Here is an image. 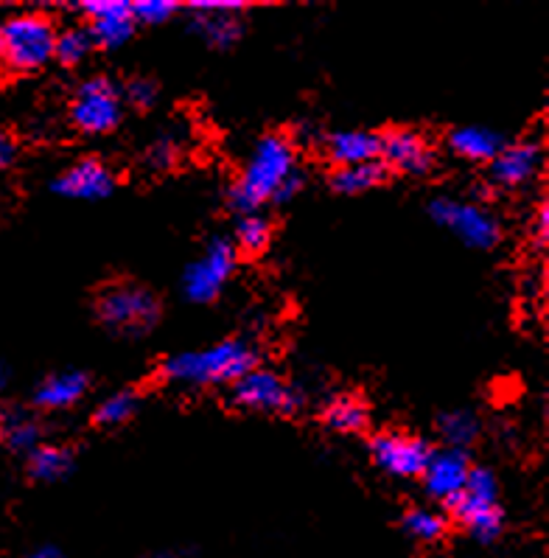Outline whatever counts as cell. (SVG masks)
<instances>
[{
	"instance_id": "6da1fadb",
	"label": "cell",
	"mask_w": 549,
	"mask_h": 558,
	"mask_svg": "<svg viewBox=\"0 0 549 558\" xmlns=\"http://www.w3.org/2000/svg\"><path fill=\"white\" fill-rule=\"evenodd\" d=\"M255 368V349L244 340L216 342L203 351L169 356L160 365V379L176 385H224Z\"/></svg>"
},
{
	"instance_id": "7a4b0ae2",
	"label": "cell",
	"mask_w": 549,
	"mask_h": 558,
	"mask_svg": "<svg viewBox=\"0 0 549 558\" xmlns=\"http://www.w3.org/2000/svg\"><path fill=\"white\" fill-rule=\"evenodd\" d=\"M294 174V146L292 141L283 135H267L258 141L253 158L244 166L242 180L230 191V203L239 210H255L264 203L274 199V194L281 191Z\"/></svg>"
},
{
	"instance_id": "3957f363",
	"label": "cell",
	"mask_w": 549,
	"mask_h": 558,
	"mask_svg": "<svg viewBox=\"0 0 549 558\" xmlns=\"http://www.w3.org/2000/svg\"><path fill=\"white\" fill-rule=\"evenodd\" d=\"M0 48H3V62L12 71H39L46 62L53 60L57 28L46 14H14L0 28Z\"/></svg>"
},
{
	"instance_id": "277c9868",
	"label": "cell",
	"mask_w": 549,
	"mask_h": 558,
	"mask_svg": "<svg viewBox=\"0 0 549 558\" xmlns=\"http://www.w3.org/2000/svg\"><path fill=\"white\" fill-rule=\"evenodd\" d=\"M499 483L488 469H471L468 483L457 499H451V513L460 525L468 527L477 538H493L502 531V508H499Z\"/></svg>"
},
{
	"instance_id": "5b68a950",
	"label": "cell",
	"mask_w": 549,
	"mask_h": 558,
	"mask_svg": "<svg viewBox=\"0 0 549 558\" xmlns=\"http://www.w3.org/2000/svg\"><path fill=\"white\" fill-rule=\"evenodd\" d=\"M98 320L124 335H144L160 317V306H157L155 295L135 283H118L110 287L105 295L96 303Z\"/></svg>"
},
{
	"instance_id": "8992f818",
	"label": "cell",
	"mask_w": 549,
	"mask_h": 558,
	"mask_svg": "<svg viewBox=\"0 0 549 558\" xmlns=\"http://www.w3.org/2000/svg\"><path fill=\"white\" fill-rule=\"evenodd\" d=\"M71 119L87 135L115 130L118 121H121V99H118L115 85L105 76H93V80L82 82L76 99H73Z\"/></svg>"
},
{
	"instance_id": "52a82bcc",
	"label": "cell",
	"mask_w": 549,
	"mask_h": 558,
	"mask_svg": "<svg viewBox=\"0 0 549 558\" xmlns=\"http://www.w3.org/2000/svg\"><path fill=\"white\" fill-rule=\"evenodd\" d=\"M235 269V247L224 239H216L203 258L188 264L183 276V292L194 303H210L224 290Z\"/></svg>"
},
{
	"instance_id": "ba28073f",
	"label": "cell",
	"mask_w": 549,
	"mask_h": 558,
	"mask_svg": "<svg viewBox=\"0 0 549 558\" xmlns=\"http://www.w3.org/2000/svg\"><path fill=\"white\" fill-rule=\"evenodd\" d=\"M431 219L443 228H449L454 236L463 239L471 247H493L499 242V225L488 210L457 199H435L429 205Z\"/></svg>"
},
{
	"instance_id": "9c48e42d",
	"label": "cell",
	"mask_w": 549,
	"mask_h": 558,
	"mask_svg": "<svg viewBox=\"0 0 549 558\" xmlns=\"http://www.w3.org/2000/svg\"><path fill=\"white\" fill-rule=\"evenodd\" d=\"M233 401L258 413H292L297 408V393L272 371L253 368L233 381Z\"/></svg>"
},
{
	"instance_id": "30bf717a",
	"label": "cell",
	"mask_w": 549,
	"mask_h": 558,
	"mask_svg": "<svg viewBox=\"0 0 549 558\" xmlns=\"http://www.w3.org/2000/svg\"><path fill=\"white\" fill-rule=\"evenodd\" d=\"M370 454L385 472L395 477H418L426 472L431 449L426 440L404 433H385L370 440Z\"/></svg>"
},
{
	"instance_id": "8fae6325",
	"label": "cell",
	"mask_w": 549,
	"mask_h": 558,
	"mask_svg": "<svg viewBox=\"0 0 549 558\" xmlns=\"http://www.w3.org/2000/svg\"><path fill=\"white\" fill-rule=\"evenodd\" d=\"M78 12L90 17L93 46L118 48L124 46L135 32V17H132L130 0H85L78 3Z\"/></svg>"
},
{
	"instance_id": "7c38bea8",
	"label": "cell",
	"mask_w": 549,
	"mask_h": 558,
	"mask_svg": "<svg viewBox=\"0 0 549 558\" xmlns=\"http://www.w3.org/2000/svg\"><path fill=\"white\" fill-rule=\"evenodd\" d=\"M471 474V460L463 449H443V452H431L429 463H426V488H429L431 497L457 499L463 494L465 483H468Z\"/></svg>"
},
{
	"instance_id": "4fadbf2b",
	"label": "cell",
	"mask_w": 549,
	"mask_h": 558,
	"mask_svg": "<svg viewBox=\"0 0 549 558\" xmlns=\"http://www.w3.org/2000/svg\"><path fill=\"white\" fill-rule=\"evenodd\" d=\"M51 189L71 199H105L115 189V180H112L110 169L98 160H78L65 174L53 180Z\"/></svg>"
},
{
	"instance_id": "5bb4252c",
	"label": "cell",
	"mask_w": 549,
	"mask_h": 558,
	"mask_svg": "<svg viewBox=\"0 0 549 558\" xmlns=\"http://www.w3.org/2000/svg\"><path fill=\"white\" fill-rule=\"evenodd\" d=\"M538 166H541V146L533 141L502 146L497 158L490 160V180L504 189H516L536 178Z\"/></svg>"
},
{
	"instance_id": "9a60e30c",
	"label": "cell",
	"mask_w": 549,
	"mask_h": 558,
	"mask_svg": "<svg viewBox=\"0 0 549 558\" xmlns=\"http://www.w3.org/2000/svg\"><path fill=\"white\" fill-rule=\"evenodd\" d=\"M379 158L387 169L412 171L420 174L431 166V149L418 132L410 130H392L379 138Z\"/></svg>"
},
{
	"instance_id": "2e32d148",
	"label": "cell",
	"mask_w": 549,
	"mask_h": 558,
	"mask_svg": "<svg viewBox=\"0 0 549 558\" xmlns=\"http://www.w3.org/2000/svg\"><path fill=\"white\" fill-rule=\"evenodd\" d=\"M328 155H331V160L340 166V169L379 160V135L356 130L337 132V135L328 141Z\"/></svg>"
},
{
	"instance_id": "e0dca14e",
	"label": "cell",
	"mask_w": 549,
	"mask_h": 558,
	"mask_svg": "<svg viewBox=\"0 0 549 558\" xmlns=\"http://www.w3.org/2000/svg\"><path fill=\"white\" fill-rule=\"evenodd\" d=\"M87 393V376L78 374V371H65V374L48 376L42 385L37 388V401L39 408L46 410H62L73 408L82 396Z\"/></svg>"
},
{
	"instance_id": "ac0fdd59",
	"label": "cell",
	"mask_w": 549,
	"mask_h": 558,
	"mask_svg": "<svg viewBox=\"0 0 549 558\" xmlns=\"http://www.w3.org/2000/svg\"><path fill=\"white\" fill-rule=\"evenodd\" d=\"M449 144L454 155L474 160V163L493 160L502 151V138L493 130H483V126H460L449 135Z\"/></svg>"
},
{
	"instance_id": "d6986e66",
	"label": "cell",
	"mask_w": 549,
	"mask_h": 558,
	"mask_svg": "<svg viewBox=\"0 0 549 558\" xmlns=\"http://www.w3.org/2000/svg\"><path fill=\"white\" fill-rule=\"evenodd\" d=\"M73 469V454L62 447H37L28 452V474L39 483L65 480Z\"/></svg>"
},
{
	"instance_id": "ffe728a7",
	"label": "cell",
	"mask_w": 549,
	"mask_h": 558,
	"mask_svg": "<svg viewBox=\"0 0 549 558\" xmlns=\"http://www.w3.org/2000/svg\"><path fill=\"white\" fill-rule=\"evenodd\" d=\"M196 32L216 48H230L242 37V23L233 12H194Z\"/></svg>"
},
{
	"instance_id": "44dd1931",
	"label": "cell",
	"mask_w": 549,
	"mask_h": 558,
	"mask_svg": "<svg viewBox=\"0 0 549 558\" xmlns=\"http://www.w3.org/2000/svg\"><path fill=\"white\" fill-rule=\"evenodd\" d=\"M387 166L381 160H370V163L359 166H345V169H337L333 174V189L342 191V194H362V191H370L373 185L385 183Z\"/></svg>"
},
{
	"instance_id": "7402d4cb",
	"label": "cell",
	"mask_w": 549,
	"mask_h": 558,
	"mask_svg": "<svg viewBox=\"0 0 549 558\" xmlns=\"http://www.w3.org/2000/svg\"><path fill=\"white\" fill-rule=\"evenodd\" d=\"M326 424L337 433H362L367 427V408L351 396L333 399L326 408Z\"/></svg>"
},
{
	"instance_id": "603a6c76",
	"label": "cell",
	"mask_w": 549,
	"mask_h": 558,
	"mask_svg": "<svg viewBox=\"0 0 549 558\" xmlns=\"http://www.w3.org/2000/svg\"><path fill=\"white\" fill-rule=\"evenodd\" d=\"M135 410L137 396L132 393V390H118V393H112L110 399H105L98 404L93 421H96L98 427H118V424L130 421L132 415H135Z\"/></svg>"
},
{
	"instance_id": "cb8c5ba5",
	"label": "cell",
	"mask_w": 549,
	"mask_h": 558,
	"mask_svg": "<svg viewBox=\"0 0 549 558\" xmlns=\"http://www.w3.org/2000/svg\"><path fill=\"white\" fill-rule=\"evenodd\" d=\"M440 433L449 440L451 449H463L465 444H471V440L477 438L479 424L477 418L471 413H465V410H454V413L440 415Z\"/></svg>"
},
{
	"instance_id": "d4e9b609",
	"label": "cell",
	"mask_w": 549,
	"mask_h": 558,
	"mask_svg": "<svg viewBox=\"0 0 549 558\" xmlns=\"http://www.w3.org/2000/svg\"><path fill=\"white\" fill-rule=\"evenodd\" d=\"M93 37L87 28H68V32L57 34V48H53V57H57L62 65H76L90 53Z\"/></svg>"
},
{
	"instance_id": "484cf974",
	"label": "cell",
	"mask_w": 549,
	"mask_h": 558,
	"mask_svg": "<svg viewBox=\"0 0 549 558\" xmlns=\"http://www.w3.org/2000/svg\"><path fill=\"white\" fill-rule=\"evenodd\" d=\"M3 435H7L9 447L17 449V452H34L39 447L37 421L23 413L9 415L7 424H3Z\"/></svg>"
},
{
	"instance_id": "4316f807",
	"label": "cell",
	"mask_w": 549,
	"mask_h": 558,
	"mask_svg": "<svg viewBox=\"0 0 549 558\" xmlns=\"http://www.w3.org/2000/svg\"><path fill=\"white\" fill-rule=\"evenodd\" d=\"M404 527L412 538L418 542H438L446 533V519L435 511H424V508H415L404 517Z\"/></svg>"
},
{
	"instance_id": "83f0119b",
	"label": "cell",
	"mask_w": 549,
	"mask_h": 558,
	"mask_svg": "<svg viewBox=\"0 0 549 558\" xmlns=\"http://www.w3.org/2000/svg\"><path fill=\"white\" fill-rule=\"evenodd\" d=\"M269 236H272V230H269L267 219L261 217L242 219V225H239V230H235L239 247H242L244 253H261V250H267Z\"/></svg>"
},
{
	"instance_id": "f1b7e54d",
	"label": "cell",
	"mask_w": 549,
	"mask_h": 558,
	"mask_svg": "<svg viewBox=\"0 0 549 558\" xmlns=\"http://www.w3.org/2000/svg\"><path fill=\"white\" fill-rule=\"evenodd\" d=\"M174 0H137L132 3V17L135 23H149V26H157V23H166L171 14H176Z\"/></svg>"
},
{
	"instance_id": "f546056e",
	"label": "cell",
	"mask_w": 549,
	"mask_h": 558,
	"mask_svg": "<svg viewBox=\"0 0 549 558\" xmlns=\"http://www.w3.org/2000/svg\"><path fill=\"white\" fill-rule=\"evenodd\" d=\"M155 96H157V87L155 82L149 80H135L130 82V87H126V99H130L135 107H149L151 101H155Z\"/></svg>"
},
{
	"instance_id": "4dcf8cb0",
	"label": "cell",
	"mask_w": 549,
	"mask_h": 558,
	"mask_svg": "<svg viewBox=\"0 0 549 558\" xmlns=\"http://www.w3.org/2000/svg\"><path fill=\"white\" fill-rule=\"evenodd\" d=\"M191 12H233V14H242L247 9V3L242 0H194L188 3Z\"/></svg>"
},
{
	"instance_id": "1f68e13d",
	"label": "cell",
	"mask_w": 549,
	"mask_h": 558,
	"mask_svg": "<svg viewBox=\"0 0 549 558\" xmlns=\"http://www.w3.org/2000/svg\"><path fill=\"white\" fill-rule=\"evenodd\" d=\"M146 160H149L151 166H157V169H166V166H171V160H174V144H171L169 138L157 141L149 149V155H146Z\"/></svg>"
},
{
	"instance_id": "d6a6232c",
	"label": "cell",
	"mask_w": 549,
	"mask_h": 558,
	"mask_svg": "<svg viewBox=\"0 0 549 558\" xmlns=\"http://www.w3.org/2000/svg\"><path fill=\"white\" fill-rule=\"evenodd\" d=\"M14 158H17V144L9 138L7 132H0V169L12 166Z\"/></svg>"
},
{
	"instance_id": "836d02e7",
	"label": "cell",
	"mask_w": 549,
	"mask_h": 558,
	"mask_svg": "<svg viewBox=\"0 0 549 558\" xmlns=\"http://www.w3.org/2000/svg\"><path fill=\"white\" fill-rule=\"evenodd\" d=\"M547 236H549V210H547V203H541V208H538V217H536L538 247H544V244H547Z\"/></svg>"
},
{
	"instance_id": "e575fe53",
	"label": "cell",
	"mask_w": 549,
	"mask_h": 558,
	"mask_svg": "<svg viewBox=\"0 0 549 558\" xmlns=\"http://www.w3.org/2000/svg\"><path fill=\"white\" fill-rule=\"evenodd\" d=\"M297 191H301V178H297V171H294L292 178L281 185V191L274 194V199H278V203H286V199H292Z\"/></svg>"
},
{
	"instance_id": "d590c367",
	"label": "cell",
	"mask_w": 549,
	"mask_h": 558,
	"mask_svg": "<svg viewBox=\"0 0 549 558\" xmlns=\"http://www.w3.org/2000/svg\"><path fill=\"white\" fill-rule=\"evenodd\" d=\"M28 558H65V556H62L57 547H39V550H34Z\"/></svg>"
},
{
	"instance_id": "8d00e7d4",
	"label": "cell",
	"mask_w": 549,
	"mask_h": 558,
	"mask_svg": "<svg viewBox=\"0 0 549 558\" xmlns=\"http://www.w3.org/2000/svg\"><path fill=\"white\" fill-rule=\"evenodd\" d=\"M146 558H191L188 553H155V556H146Z\"/></svg>"
},
{
	"instance_id": "74e56055",
	"label": "cell",
	"mask_w": 549,
	"mask_h": 558,
	"mask_svg": "<svg viewBox=\"0 0 549 558\" xmlns=\"http://www.w3.org/2000/svg\"><path fill=\"white\" fill-rule=\"evenodd\" d=\"M3 385H7V371L0 368V390H3Z\"/></svg>"
},
{
	"instance_id": "f35d334b",
	"label": "cell",
	"mask_w": 549,
	"mask_h": 558,
	"mask_svg": "<svg viewBox=\"0 0 549 558\" xmlns=\"http://www.w3.org/2000/svg\"><path fill=\"white\" fill-rule=\"evenodd\" d=\"M0 62H3V48H0Z\"/></svg>"
}]
</instances>
